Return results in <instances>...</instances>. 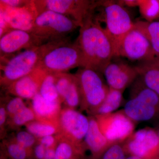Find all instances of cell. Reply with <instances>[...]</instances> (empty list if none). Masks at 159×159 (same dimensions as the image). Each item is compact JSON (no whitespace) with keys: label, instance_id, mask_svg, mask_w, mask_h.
Instances as JSON below:
<instances>
[{"label":"cell","instance_id":"6da1fadb","mask_svg":"<svg viewBox=\"0 0 159 159\" xmlns=\"http://www.w3.org/2000/svg\"><path fill=\"white\" fill-rule=\"evenodd\" d=\"M76 42L82 52L84 68L102 74L115 57L110 39L94 14L88 18L80 28Z\"/></svg>","mask_w":159,"mask_h":159},{"label":"cell","instance_id":"7a4b0ae2","mask_svg":"<svg viewBox=\"0 0 159 159\" xmlns=\"http://www.w3.org/2000/svg\"><path fill=\"white\" fill-rule=\"evenodd\" d=\"M68 39L49 42L24 50L1 64V86L5 89L14 81L30 74L49 51L69 41Z\"/></svg>","mask_w":159,"mask_h":159},{"label":"cell","instance_id":"3957f363","mask_svg":"<svg viewBox=\"0 0 159 159\" xmlns=\"http://www.w3.org/2000/svg\"><path fill=\"white\" fill-rule=\"evenodd\" d=\"M78 28L80 25L72 19L47 10L38 15L31 32L46 43L66 39Z\"/></svg>","mask_w":159,"mask_h":159},{"label":"cell","instance_id":"277c9868","mask_svg":"<svg viewBox=\"0 0 159 159\" xmlns=\"http://www.w3.org/2000/svg\"><path fill=\"white\" fill-rule=\"evenodd\" d=\"M84 68L82 52L77 42L70 41L52 49L41 61L37 68L48 74L68 73L75 68Z\"/></svg>","mask_w":159,"mask_h":159},{"label":"cell","instance_id":"5b68a950","mask_svg":"<svg viewBox=\"0 0 159 159\" xmlns=\"http://www.w3.org/2000/svg\"><path fill=\"white\" fill-rule=\"evenodd\" d=\"M100 73L87 68H80L76 74L79 81L81 103L80 112H87L88 115L103 102L109 87L105 84Z\"/></svg>","mask_w":159,"mask_h":159},{"label":"cell","instance_id":"8992f818","mask_svg":"<svg viewBox=\"0 0 159 159\" xmlns=\"http://www.w3.org/2000/svg\"><path fill=\"white\" fill-rule=\"evenodd\" d=\"M99 6L103 9L104 28L113 46L115 57L122 40L134 27L128 11L124 7L113 1H100Z\"/></svg>","mask_w":159,"mask_h":159},{"label":"cell","instance_id":"52a82bcc","mask_svg":"<svg viewBox=\"0 0 159 159\" xmlns=\"http://www.w3.org/2000/svg\"><path fill=\"white\" fill-rule=\"evenodd\" d=\"M38 13L49 10L63 15L82 26L86 20L94 14L99 1L90 0H34Z\"/></svg>","mask_w":159,"mask_h":159},{"label":"cell","instance_id":"ba28073f","mask_svg":"<svg viewBox=\"0 0 159 159\" xmlns=\"http://www.w3.org/2000/svg\"><path fill=\"white\" fill-rule=\"evenodd\" d=\"M94 117L101 132L112 145L122 144L135 132V122L122 110Z\"/></svg>","mask_w":159,"mask_h":159},{"label":"cell","instance_id":"9c48e42d","mask_svg":"<svg viewBox=\"0 0 159 159\" xmlns=\"http://www.w3.org/2000/svg\"><path fill=\"white\" fill-rule=\"evenodd\" d=\"M122 145L127 156L159 159V139L154 128L146 127L135 131Z\"/></svg>","mask_w":159,"mask_h":159},{"label":"cell","instance_id":"30bf717a","mask_svg":"<svg viewBox=\"0 0 159 159\" xmlns=\"http://www.w3.org/2000/svg\"><path fill=\"white\" fill-rule=\"evenodd\" d=\"M89 125V117L80 111L69 107L62 108L59 118V134L63 137L84 148L83 141Z\"/></svg>","mask_w":159,"mask_h":159},{"label":"cell","instance_id":"8fae6325","mask_svg":"<svg viewBox=\"0 0 159 159\" xmlns=\"http://www.w3.org/2000/svg\"><path fill=\"white\" fill-rule=\"evenodd\" d=\"M120 57L141 62L156 56L148 39L134 26L122 40L117 54V57Z\"/></svg>","mask_w":159,"mask_h":159},{"label":"cell","instance_id":"7c38bea8","mask_svg":"<svg viewBox=\"0 0 159 159\" xmlns=\"http://www.w3.org/2000/svg\"><path fill=\"white\" fill-rule=\"evenodd\" d=\"M45 43L30 31L12 29L0 37L1 60L21 50L32 48Z\"/></svg>","mask_w":159,"mask_h":159},{"label":"cell","instance_id":"4fadbf2b","mask_svg":"<svg viewBox=\"0 0 159 159\" xmlns=\"http://www.w3.org/2000/svg\"><path fill=\"white\" fill-rule=\"evenodd\" d=\"M102 74L110 88L122 92L131 85L139 77L135 66L113 59L106 67Z\"/></svg>","mask_w":159,"mask_h":159},{"label":"cell","instance_id":"5bb4252c","mask_svg":"<svg viewBox=\"0 0 159 159\" xmlns=\"http://www.w3.org/2000/svg\"><path fill=\"white\" fill-rule=\"evenodd\" d=\"M0 12L2 13L11 29L30 32L38 15L33 0L25 6L16 8L0 3Z\"/></svg>","mask_w":159,"mask_h":159},{"label":"cell","instance_id":"9a60e30c","mask_svg":"<svg viewBox=\"0 0 159 159\" xmlns=\"http://www.w3.org/2000/svg\"><path fill=\"white\" fill-rule=\"evenodd\" d=\"M55 85L60 99L65 107L76 109L80 107L81 95L79 81L75 74L68 73L54 74Z\"/></svg>","mask_w":159,"mask_h":159},{"label":"cell","instance_id":"2e32d148","mask_svg":"<svg viewBox=\"0 0 159 159\" xmlns=\"http://www.w3.org/2000/svg\"><path fill=\"white\" fill-rule=\"evenodd\" d=\"M48 74L41 69H34L30 74L17 80L4 89L7 94L24 99L31 100L39 93L41 84Z\"/></svg>","mask_w":159,"mask_h":159},{"label":"cell","instance_id":"e0dca14e","mask_svg":"<svg viewBox=\"0 0 159 159\" xmlns=\"http://www.w3.org/2000/svg\"><path fill=\"white\" fill-rule=\"evenodd\" d=\"M122 110L135 122H149L156 125L159 123V108L142 99L130 97Z\"/></svg>","mask_w":159,"mask_h":159},{"label":"cell","instance_id":"ac0fdd59","mask_svg":"<svg viewBox=\"0 0 159 159\" xmlns=\"http://www.w3.org/2000/svg\"><path fill=\"white\" fill-rule=\"evenodd\" d=\"M88 117L89 125L83 141L85 153L87 152H89L86 159H100L105 152L112 145L101 132L95 117L91 116Z\"/></svg>","mask_w":159,"mask_h":159},{"label":"cell","instance_id":"d6986e66","mask_svg":"<svg viewBox=\"0 0 159 159\" xmlns=\"http://www.w3.org/2000/svg\"><path fill=\"white\" fill-rule=\"evenodd\" d=\"M31 100V107L35 114L36 120L59 125V116L62 109L61 102L48 101L39 93Z\"/></svg>","mask_w":159,"mask_h":159},{"label":"cell","instance_id":"ffe728a7","mask_svg":"<svg viewBox=\"0 0 159 159\" xmlns=\"http://www.w3.org/2000/svg\"><path fill=\"white\" fill-rule=\"evenodd\" d=\"M135 67L144 85L159 96V57L139 62Z\"/></svg>","mask_w":159,"mask_h":159},{"label":"cell","instance_id":"44dd1931","mask_svg":"<svg viewBox=\"0 0 159 159\" xmlns=\"http://www.w3.org/2000/svg\"><path fill=\"white\" fill-rule=\"evenodd\" d=\"M57 141L54 159H83L86 158L85 150L61 135L57 134Z\"/></svg>","mask_w":159,"mask_h":159},{"label":"cell","instance_id":"7402d4cb","mask_svg":"<svg viewBox=\"0 0 159 159\" xmlns=\"http://www.w3.org/2000/svg\"><path fill=\"white\" fill-rule=\"evenodd\" d=\"M123 92L109 88L108 93L104 101L89 116H94L114 112L122 104Z\"/></svg>","mask_w":159,"mask_h":159},{"label":"cell","instance_id":"603a6c76","mask_svg":"<svg viewBox=\"0 0 159 159\" xmlns=\"http://www.w3.org/2000/svg\"><path fill=\"white\" fill-rule=\"evenodd\" d=\"M1 159H33V151L10 139H6L1 144Z\"/></svg>","mask_w":159,"mask_h":159},{"label":"cell","instance_id":"cb8c5ba5","mask_svg":"<svg viewBox=\"0 0 159 159\" xmlns=\"http://www.w3.org/2000/svg\"><path fill=\"white\" fill-rule=\"evenodd\" d=\"M134 26L141 31L150 43L156 57H159V21L139 20Z\"/></svg>","mask_w":159,"mask_h":159},{"label":"cell","instance_id":"d4e9b609","mask_svg":"<svg viewBox=\"0 0 159 159\" xmlns=\"http://www.w3.org/2000/svg\"><path fill=\"white\" fill-rule=\"evenodd\" d=\"M26 130L37 139L60 133L59 125L51 122L34 120L25 125Z\"/></svg>","mask_w":159,"mask_h":159},{"label":"cell","instance_id":"484cf974","mask_svg":"<svg viewBox=\"0 0 159 159\" xmlns=\"http://www.w3.org/2000/svg\"><path fill=\"white\" fill-rule=\"evenodd\" d=\"M36 120V116L31 107L27 106L13 116L8 119L6 127L13 130H18L23 126Z\"/></svg>","mask_w":159,"mask_h":159},{"label":"cell","instance_id":"4316f807","mask_svg":"<svg viewBox=\"0 0 159 159\" xmlns=\"http://www.w3.org/2000/svg\"><path fill=\"white\" fill-rule=\"evenodd\" d=\"M39 93L48 101L59 102L61 103L55 85L54 74H47L40 86Z\"/></svg>","mask_w":159,"mask_h":159},{"label":"cell","instance_id":"83f0119b","mask_svg":"<svg viewBox=\"0 0 159 159\" xmlns=\"http://www.w3.org/2000/svg\"><path fill=\"white\" fill-rule=\"evenodd\" d=\"M138 7L145 21L152 22L159 19V0H139Z\"/></svg>","mask_w":159,"mask_h":159},{"label":"cell","instance_id":"f1b7e54d","mask_svg":"<svg viewBox=\"0 0 159 159\" xmlns=\"http://www.w3.org/2000/svg\"><path fill=\"white\" fill-rule=\"evenodd\" d=\"M10 139L30 151H33L34 146L38 142L37 138L27 130L16 131Z\"/></svg>","mask_w":159,"mask_h":159},{"label":"cell","instance_id":"f546056e","mask_svg":"<svg viewBox=\"0 0 159 159\" xmlns=\"http://www.w3.org/2000/svg\"><path fill=\"white\" fill-rule=\"evenodd\" d=\"M9 98V96L7 97V100H6L5 98H4L6 102L3 98H2V100L1 99L6 106L8 118L13 116L27 106L24 101V99L20 97H14Z\"/></svg>","mask_w":159,"mask_h":159},{"label":"cell","instance_id":"4dcf8cb0","mask_svg":"<svg viewBox=\"0 0 159 159\" xmlns=\"http://www.w3.org/2000/svg\"><path fill=\"white\" fill-rule=\"evenodd\" d=\"M127 157L122 144L111 145L100 159H125Z\"/></svg>","mask_w":159,"mask_h":159},{"label":"cell","instance_id":"1f68e13d","mask_svg":"<svg viewBox=\"0 0 159 159\" xmlns=\"http://www.w3.org/2000/svg\"><path fill=\"white\" fill-rule=\"evenodd\" d=\"M8 116L5 103L1 100L0 105V133L1 139H3L6 136V127Z\"/></svg>","mask_w":159,"mask_h":159},{"label":"cell","instance_id":"d6a6232c","mask_svg":"<svg viewBox=\"0 0 159 159\" xmlns=\"http://www.w3.org/2000/svg\"><path fill=\"white\" fill-rule=\"evenodd\" d=\"M39 143L44 146L46 149L54 148L57 146L58 139L57 134L49 135L38 139Z\"/></svg>","mask_w":159,"mask_h":159},{"label":"cell","instance_id":"836d02e7","mask_svg":"<svg viewBox=\"0 0 159 159\" xmlns=\"http://www.w3.org/2000/svg\"><path fill=\"white\" fill-rule=\"evenodd\" d=\"M31 0H1L0 3L10 7H20L31 2Z\"/></svg>","mask_w":159,"mask_h":159},{"label":"cell","instance_id":"e575fe53","mask_svg":"<svg viewBox=\"0 0 159 159\" xmlns=\"http://www.w3.org/2000/svg\"><path fill=\"white\" fill-rule=\"evenodd\" d=\"M46 148L38 142L33 149V159H44Z\"/></svg>","mask_w":159,"mask_h":159},{"label":"cell","instance_id":"d590c367","mask_svg":"<svg viewBox=\"0 0 159 159\" xmlns=\"http://www.w3.org/2000/svg\"><path fill=\"white\" fill-rule=\"evenodd\" d=\"M117 3L120 6L123 7L124 6L129 7H138L139 0H124L119 1Z\"/></svg>","mask_w":159,"mask_h":159},{"label":"cell","instance_id":"8d00e7d4","mask_svg":"<svg viewBox=\"0 0 159 159\" xmlns=\"http://www.w3.org/2000/svg\"><path fill=\"white\" fill-rule=\"evenodd\" d=\"M56 147L46 149L44 159H54Z\"/></svg>","mask_w":159,"mask_h":159},{"label":"cell","instance_id":"74e56055","mask_svg":"<svg viewBox=\"0 0 159 159\" xmlns=\"http://www.w3.org/2000/svg\"><path fill=\"white\" fill-rule=\"evenodd\" d=\"M125 159H142L138 157L134 156H127Z\"/></svg>","mask_w":159,"mask_h":159},{"label":"cell","instance_id":"f35d334b","mask_svg":"<svg viewBox=\"0 0 159 159\" xmlns=\"http://www.w3.org/2000/svg\"><path fill=\"white\" fill-rule=\"evenodd\" d=\"M156 127L155 128V129L156 131L157 134L158 138L159 139V123L157 125H156Z\"/></svg>","mask_w":159,"mask_h":159},{"label":"cell","instance_id":"ab89813d","mask_svg":"<svg viewBox=\"0 0 159 159\" xmlns=\"http://www.w3.org/2000/svg\"><path fill=\"white\" fill-rule=\"evenodd\" d=\"M83 159H86V158L85 157V158H83Z\"/></svg>","mask_w":159,"mask_h":159}]
</instances>
